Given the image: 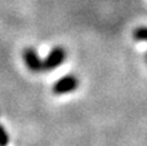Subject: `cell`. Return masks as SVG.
<instances>
[{"instance_id":"4","label":"cell","mask_w":147,"mask_h":146,"mask_svg":"<svg viewBox=\"0 0 147 146\" xmlns=\"http://www.w3.org/2000/svg\"><path fill=\"white\" fill-rule=\"evenodd\" d=\"M133 38L137 41H146L147 43V26H140L133 31Z\"/></svg>"},{"instance_id":"3","label":"cell","mask_w":147,"mask_h":146,"mask_svg":"<svg viewBox=\"0 0 147 146\" xmlns=\"http://www.w3.org/2000/svg\"><path fill=\"white\" fill-rule=\"evenodd\" d=\"M22 57L25 61L26 66L30 71L32 72H40L43 70V59L39 57L38 52L32 48V47H27L25 51L22 52Z\"/></svg>"},{"instance_id":"1","label":"cell","mask_w":147,"mask_h":146,"mask_svg":"<svg viewBox=\"0 0 147 146\" xmlns=\"http://www.w3.org/2000/svg\"><path fill=\"white\" fill-rule=\"evenodd\" d=\"M67 57V52L63 47H54L51 52L48 53V56L43 59V70L45 71H53L57 67H59Z\"/></svg>"},{"instance_id":"6","label":"cell","mask_w":147,"mask_h":146,"mask_svg":"<svg viewBox=\"0 0 147 146\" xmlns=\"http://www.w3.org/2000/svg\"><path fill=\"white\" fill-rule=\"evenodd\" d=\"M146 61H147V53H146Z\"/></svg>"},{"instance_id":"5","label":"cell","mask_w":147,"mask_h":146,"mask_svg":"<svg viewBox=\"0 0 147 146\" xmlns=\"http://www.w3.org/2000/svg\"><path fill=\"white\" fill-rule=\"evenodd\" d=\"M8 144H9V136L5 128L0 124V146H8Z\"/></svg>"},{"instance_id":"2","label":"cell","mask_w":147,"mask_h":146,"mask_svg":"<svg viewBox=\"0 0 147 146\" xmlns=\"http://www.w3.org/2000/svg\"><path fill=\"white\" fill-rule=\"evenodd\" d=\"M79 87V79L75 75H65V76L59 78L56 83L53 84V91L54 95H67L71 93Z\"/></svg>"}]
</instances>
